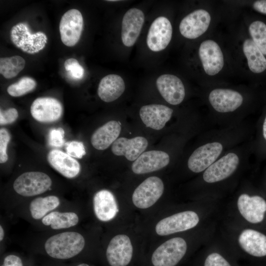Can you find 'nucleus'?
Segmentation results:
<instances>
[{"label": "nucleus", "instance_id": "f257e3e1", "mask_svg": "<svg viewBox=\"0 0 266 266\" xmlns=\"http://www.w3.org/2000/svg\"><path fill=\"white\" fill-rule=\"evenodd\" d=\"M85 239L79 233L66 231L54 234L45 241L44 247L51 257L60 260L71 258L84 249Z\"/></svg>", "mask_w": 266, "mask_h": 266}, {"label": "nucleus", "instance_id": "f03ea898", "mask_svg": "<svg viewBox=\"0 0 266 266\" xmlns=\"http://www.w3.org/2000/svg\"><path fill=\"white\" fill-rule=\"evenodd\" d=\"M10 39L17 48L30 54L38 53L47 43V37L43 32L32 33L26 23H19L10 30Z\"/></svg>", "mask_w": 266, "mask_h": 266}, {"label": "nucleus", "instance_id": "7ed1b4c3", "mask_svg": "<svg viewBox=\"0 0 266 266\" xmlns=\"http://www.w3.org/2000/svg\"><path fill=\"white\" fill-rule=\"evenodd\" d=\"M52 181L47 174L40 171L22 173L14 181L13 187L18 195L26 197L42 194L52 186Z\"/></svg>", "mask_w": 266, "mask_h": 266}, {"label": "nucleus", "instance_id": "20e7f679", "mask_svg": "<svg viewBox=\"0 0 266 266\" xmlns=\"http://www.w3.org/2000/svg\"><path fill=\"white\" fill-rule=\"evenodd\" d=\"M187 246L181 237L171 238L154 252L151 261L154 266H175L186 254Z\"/></svg>", "mask_w": 266, "mask_h": 266}, {"label": "nucleus", "instance_id": "39448f33", "mask_svg": "<svg viewBox=\"0 0 266 266\" xmlns=\"http://www.w3.org/2000/svg\"><path fill=\"white\" fill-rule=\"evenodd\" d=\"M164 190V183L160 178L157 176L149 177L134 191L132 195L133 202L139 208H149L161 198Z\"/></svg>", "mask_w": 266, "mask_h": 266}, {"label": "nucleus", "instance_id": "423d86ee", "mask_svg": "<svg viewBox=\"0 0 266 266\" xmlns=\"http://www.w3.org/2000/svg\"><path fill=\"white\" fill-rule=\"evenodd\" d=\"M199 222V217L196 212L183 211L160 220L156 226L155 231L159 235H167L191 229Z\"/></svg>", "mask_w": 266, "mask_h": 266}, {"label": "nucleus", "instance_id": "0eeeda50", "mask_svg": "<svg viewBox=\"0 0 266 266\" xmlns=\"http://www.w3.org/2000/svg\"><path fill=\"white\" fill-rule=\"evenodd\" d=\"M83 27L82 14L77 9H71L62 16L60 22L59 30L62 42L66 46L72 47L79 41Z\"/></svg>", "mask_w": 266, "mask_h": 266}, {"label": "nucleus", "instance_id": "6e6552de", "mask_svg": "<svg viewBox=\"0 0 266 266\" xmlns=\"http://www.w3.org/2000/svg\"><path fill=\"white\" fill-rule=\"evenodd\" d=\"M133 253L131 241L126 234H118L110 241L106 256L111 266H127L131 262Z\"/></svg>", "mask_w": 266, "mask_h": 266}, {"label": "nucleus", "instance_id": "1a4fd4ad", "mask_svg": "<svg viewBox=\"0 0 266 266\" xmlns=\"http://www.w3.org/2000/svg\"><path fill=\"white\" fill-rule=\"evenodd\" d=\"M172 28L169 20L164 16L157 18L151 24L148 32L146 42L149 49L154 52L165 49L169 43Z\"/></svg>", "mask_w": 266, "mask_h": 266}, {"label": "nucleus", "instance_id": "9d476101", "mask_svg": "<svg viewBox=\"0 0 266 266\" xmlns=\"http://www.w3.org/2000/svg\"><path fill=\"white\" fill-rule=\"evenodd\" d=\"M211 21L209 13L204 9H198L185 16L179 25L181 34L188 39H195L204 33Z\"/></svg>", "mask_w": 266, "mask_h": 266}, {"label": "nucleus", "instance_id": "9b49d317", "mask_svg": "<svg viewBox=\"0 0 266 266\" xmlns=\"http://www.w3.org/2000/svg\"><path fill=\"white\" fill-rule=\"evenodd\" d=\"M222 150V145L216 142L207 143L198 148L189 158V168L196 173L203 171L214 163Z\"/></svg>", "mask_w": 266, "mask_h": 266}, {"label": "nucleus", "instance_id": "f8f14e48", "mask_svg": "<svg viewBox=\"0 0 266 266\" xmlns=\"http://www.w3.org/2000/svg\"><path fill=\"white\" fill-rule=\"evenodd\" d=\"M33 117L42 123H51L58 120L63 113V106L57 99L50 97L36 99L30 108Z\"/></svg>", "mask_w": 266, "mask_h": 266}, {"label": "nucleus", "instance_id": "ddd939ff", "mask_svg": "<svg viewBox=\"0 0 266 266\" xmlns=\"http://www.w3.org/2000/svg\"><path fill=\"white\" fill-rule=\"evenodd\" d=\"M199 54L205 73L214 75L224 66V57L218 44L212 40L203 41L200 45Z\"/></svg>", "mask_w": 266, "mask_h": 266}, {"label": "nucleus", "instance_id": "4468645a", "mask_svg": "<svg viewBox=\"0 0 266 266\" xmlns=\"http://www.w3.org/2000/svg\"><path fill=\"white\" fill-rule=\"evenodd\" d=\"M144 22V15L140 9L133 8L124 14L122 22L121 39L127 47L133 46L136 41Z\"/></svg>", "mask_w": 266, "mask_h": 266}, {"label": "nucleus", "instance_id": "2eb2a0df", "mask_svg": "<svg viewBox=\"0 0 266 266\" xmlns=\"http://www.w3.org/2000/svg\"><path fill=\"white\" fill-rule=\"evenodd\" d=\"M156 86L161 96L168 103L177 105L183 100L185 95L184 86L176 76L163 74L157 78Z\"/></svg>", "mask_w": 266, "mask_h": 266}, {"label": "nucleus", "instance_id": "dca6fc26", "mask_svg": "<svg viewBox=\"0 0 266 266\" xmlns=\"http://www.w3.org/2000/svg\"><path fill=\"white\" fill-rule=\"evenodd\" d=\"M239 163L238 156L230 153L213 163L203 174L204 180L214 183L229 177L236 169Z\"/></svg>", "mask_w": 266, "mask_h": 266}, {"label": "nucleus", "instance_id": "f3484780", "mask_svg": "<svg viewBox=\"0 0 266 266\" xmlns=\"http://www.w3.org/2000/svg\"><path fill=\"white\" fill-rule=\"evenodd\" d=\"M169 162V155L166 152L151 150L143 152L133 163L132 171L141 174L157 171L166 166Z\"/></svg>", "mask_w": 266, "mask_h": 266}, {"label": "nucleus", "instance_id": "a211bd4d", "mask_svg": "<svg viewBox=\"0 0 266 266\" xmlns=\"http://www.w3.org/2000/svg\"><path fill=\"white\" fill-rule=\"evenodd\" d=\"M238 209L241 215L248 222L256 224L262 222L266 212V201L261 197H250L241 194L237 200Z\"/></svg>", "mask_w": 266, "mask_h": 266}, {"label": "nucleus", "instance_id": "6ab92c4d", "mask_svg": "<svg viewBox=\"0 0 266 266\" xmlns=\"http://www.w3.org/2000/svg\"><path fill=\"white\" fill-rule=\"evenodd\" d=\"M173 113L170 108L162 104H149L142 106L139 110L140 117L144 125L156 130L162 129L168 121Z\"/></svg>", "mask_w": 266, "mask_h": 266}, {"label": "nucleus", "instance_id": "aec40b11", "mask_svg": "<svg viewBox=\"0 0 266 266\" xmlns=\"http://www.w3.org/2000/svg\"><path fill=\"white\" fill-rule=\"evenodd\" d=\"M208 99L215 110L222 113L233 111L243 102L240 93L230 89H214L210 92Z\"/></svg>", "mask_w": 266, "mask_h": 266}, {"label": "nucleus", "instance_id": "412c9836", "mask_svg": "<svg viewBox=\"0 0 266 266\" xmlns=\"http://www.w3.org/2000/svg\"><path fill=\"white\" fill-rule=\"evenodd\" d=\"M148 144L142 136L128 139L124 137L117 138L112 144L111 151L117 156H124L130 161H135L145 150Z\"/></svg>", "mask_w": 266, "mask_h": 266}, {"label": "nucleus", "instance_id": "4be33fe9", "mask_svg": "<svg viewBox=\"0 0 266 266\" xmlns=\"http://www.w3.org/2000/svg\"><path fill=\"white\" fill-rule=\"evenodd\" d=\"M49 164L57 171L67 178L76 177L80 172L79 162L71 156L62 151L54 149L47 155Z\"/></svg>", "mask_w": 266, "mask_h": 266}, {"label": "nucleus", "instance_id": "5701e85b", "mask_svg": "<svg viewBox=\"0 0 266 266\" xmlns=\"http://www.w3.org/2000/svg\"><path fill=\"white\" fill-rule=\"evenodd\" d=\"M93 207L97 218L103 222L113 219L118 211L114 195L107 190H101L95 194L93 198Z\"/></svg>", "mask_w": 266, "mask_h": 266}, {"label": "nucleus", "instance_id": "b1692460", "mask_svg": "<svg viewBox=\"0 0 266 266\" xmlns=\"http://www.w3.org/2000/svg\"><path fill=\"white\" fill-rule=\"evenodd\" d=\"M238 242L248 254L256 257L266 256V235L252 229H246L240 234Z\"/></svg>", "mask_w": 266, "mask_h": 266}, {"label": "nucleus", "instance_id": "393cba45", "mask_svg": "<svg viewBox=\"0 0 266 266\" xmlns=\"http://www.w3.org/2000/svg\"><path fill=\"white\" fill-rule=\"evenodd\" d=\"M120 123L116 121H110L98 128L93 133L91 143L96 149H107L117 139L121 130Z\"/></svg>", "mask_w": 266, "mask_h": 266}, {"label": "nucleus", "instance_id": "a878e982", "mask_svg": "<svg viewBox=\"0 0 266 266\" xmlns=\"http://www.w3.org/2000/svg\"><path fill=\"white\" fill-rule=\"evenodd\" d=\"M125 89L123 79L118 75L111 74L101 79L98 88V94L102 100L110 102L118 99Z\"/></svg>", "mask_w": 266, "mask_h": 266}, {"label": "nucleus", "instance_id": "bb28decb", "mask_svg": "<svg viewBox=\"0 0 266 266\" xmlns=\"http://www.w3.org/2000/svg\"><path fill=\"white\" fill-rule=\"evenodd\" d=\"M79 217L74 212L53 211L41 219L42 223L53 230H58L73 227L79 222Z\"/></svg>", "mask_w": 266, "mask_h": 266}, {"label": "nucleus", "instance_id": "cd10ccee", "mask_svg": "<svg viewBox=\"0 0 266 266\" xmlns=\"http://www.w3.org/2000/svg\"><path fill=\"white\" fill-rule=\"evenodd\" d=\"M243 51L250 70L260 73L266 69V57L251 39H246L243 44Z\"/></svg>", "mask_w": 266, "mask_h": 266}, {"label": "nucleus", "instance_id": "c85d7f7f", "mask_svg": "<svg viewBox=\"0 0 266 266\" xmlns=\"http://www.w3.org/2000/svg\"><path fill=\"white\" fill-rule=\"evenodd\" d=\"M59 198L54 195L37 197L31 201L29 211L31 217L34 220L42 219L60 205Z\"/></svg>", "mask_w": 266, "mask_h": 266}, {"label": "nucleus", "instance_id": "c756f323", "mask_svg": "<svg viewBox=\"0 0 266 266\" xmlns=\"http://www.w3.org/2000/svg\"><path fill=\"white\" fill-rule=\"evenodd\" d=\"M25 60L20 56L0 59V73L4 77L10 79L15 77L25 66Z\"/></svg>", "mask_w": 266, "mask_h": 266}, {"label": "nucleus", "instance_id": "7c9ffc66", "mask_svg": "<svg viewBox=\"0 0 266 266\" xmlns=\"http://www.w3.org/2000/svg\"><path fill=\"white\" fill-rule=\"evenodd\" d=\"M252 40L263 54L266 56V24L262 21L253 22L249 27Z\"/></svg>", "mask_w": 266, "mask_h": 266}, {"label": "nucleus", "instance_id": "2f4dec72", "mask_svg": "<svg viewBox=\"0 0 266 266\" xmlns=\"http://www.w3.org/2000/svg\"><path fill=\"white\" fill-rule=\"evenodd\" d=\"M36 86V83L33 79L23 77L17 82L9 85L7 88V92L12 97H20L34 90Z\"/></svg>", "mask_w": 266, "mask_h": 266}, {"label": "nucleus", "instance_id": "473e14b6", "mask_svg": "<svg viewBox=\"0 0 266 266\" xmlns=\"http://www.w3.org/2000/svg\"><path fill=\"white\" fill-rule=\"evenodd\" d=\"M64 66L66 70L69 71L70 74L74 78L81 79L83 77L84 69L76 59L69 58L66 60Z\"/></svg>", "mask_w": 266, "mask_h": 266}, {"label": "nucleus", "instance_id": "72a5a7b5", "mask_svg": "<svg viewBox=\"0 0 266 266\" xmlns=\"http://www.w3.org/2000/svg\"><path fill=\"white\" fill-rule=\"evenodd\" d=\"M66 153L72 157L82 158L85 154L84 145L82 142L72 141L66 144Z\"/></svg>", "mask_w": 266, "mask_h": 266}, {"label": "nucleus", "instance_id": "f704fd0d", "mask_svg": "<svg viewBox=\"0 0 266 266\" xmlns=\"http://www.w3.org/2000/svg\"><path fill=\"white\" fill-rule=\"evenodd\" d=\"M10 136L8 131L2 128L0 130V163L3 164L8 160L6 150Z\"/></svg>", "mask_w": 266, "mask_h": 266}, {"label": "nucleus", "instance_id": "c9c22d12", "mask_svg": "<svg viewBox=\"0 0 266 266\" xmlns=\"http://www.w3.org/2000/svg\"><path fill=\"white\" fill-rule=\"evenodd\" d=\"M64 130L61 128L50 130L48 135L49 144L54 147H61L64 143Z\"/></svg>", "mask_w": 266, "mask_h": 266}, {"label": "nucleus", "instance_id": "e433bc0d", "mask_svg": "<svg viewBox=\"0 0 266 266\" xmlns=\"http://www.w3.org/2000/svg\"><path fill=\"white\" fill-rule=\"evenodd\" d=\"M204 266H231L229 263L220 254L212 253L206 258Z\"/></svg>", "mask_w": 266, "mask_h": 266}, {"label": "nucleus", "instance_id": "4c0bfd02", "mask_svg": "<svg viewBox=\"0 0 266 266\" xmlns=\"http://www.w3.org/2000/svg\"><path fill=\"white\" fill-rule=\"evenodd\" d=\"M18 117L17 110L14 108H10L6 110L0 109V124L6 125L14 122Z\"/></svg>", "mask_w": 266, "mask_h": 266}, {"label": "nucleus", "instance_id": "58836bf2", "mask_svg": "<svg viewBox=\"0 0 266 266\" xmlns=\"http://www.w3.org/2000/svg\"><path fill=\"white\" fill-rule=\"evenodd\" d=\"M1 266H23L21 259L15 255H9L6 256Z\"/></svg>", "mask_w": 266, "mask_h": 266}, {"label": "nucleus", "instance_id": "ea45409f", "mask_svg": "<svg viewBox=\"0 0 266 266\" xmlns=\"http://www.w3.org/2000/svg\"><path fill=\"white\" fill-rule=\"evenodd\" d=\"M253 7L256 11L266 15V0L255 1L253 3Z\"/></svg>", "mask_w": 266, "mask_h": 266}, {"label": "nucleus", "instance_id": "a19ab883", "mask_svg": "<svg viewBox=\"0 0 266 266\" xmlns=\"http://www.w3.org/2000/svg\"><path fill=\"white\" fill-rule=\"evenodd\" d=\"M5 232L1 225H0V241L1 242L4 237Z\"/></svg>", "mask_w": 266, "mask_h": 266}, {"label": "nucleus", "instance_id": "79ce46f5", "mask_svg": "<svg viewBox=\"0 0 266 266\" xmlns=\"http://www.w3.org/2000/svg\"><path fill=\"white\" fill-rule=\"evenodd\" d=\"M263 133L265 139L266 140V116L263 126Z\"/></svg>", "mask_w": 266, "mask_h": 266}, {"label": "nucleus", "instance_id": "37998d69", "mask_svg": "<svg viewBox=\"0 0 266 266\" xmlns=\"http://www.w3.org/2000/svg\"><path fill=\"white\" fill-rule=\"evenodd\" d=\"M77 266H89L87 264L83 263V264H79Z\"/></svg>", "mask_w": 266, "mask_h": 266}]
</instances>
